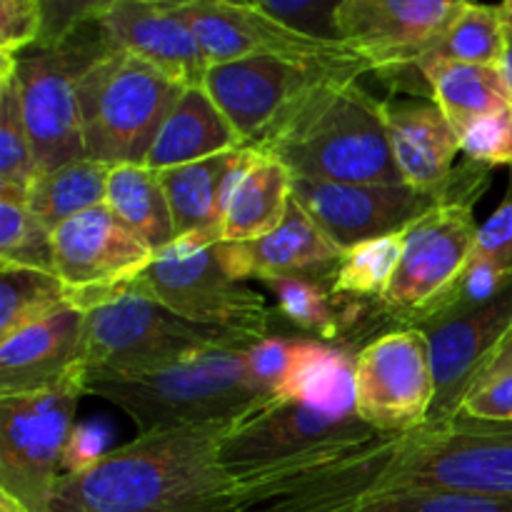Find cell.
<instances>
[{
	"label": "cell",
	"mask_w": 512,
	"mask_h": 512,
	"mask_svg": "<svg viewBox=\"0 0 512 512\" xmlns=\"http://www.w3.org/2000/svg\"><path fill=\"white\" fill-rule=\"evenodd\" d=\"M233 423L138 433L85 468L63 473L45 512H235L220 463Z\"/></svg>",
	"instance_id": "obj_1"
},
{
	"label": "cell",
	"mask_w": 512,
	"mask_h": 512,
	"mask_svg": "<svg viewBox=\"0 0 512 512\" xmlns=\"http://www.w3.org/2000/svg\"><path fill=\"white\" fill-rule=\"evenodd\" d=\"M253 150L280 160L293 178L405 185L390 148L383 100L348 80L315 85Z\"/></svg>",
	"instance_id": "obj_2"
},
{
	"label": "cell",
	"mask_w": 512,
	"mask_h": 512,
	"mask_svg": "<svg viewBox=\"0 0 512 512\" xmlns=\"http://www.w3.org/2000/svg\"><path fill=\"white\" fill-rule=\"evenodd\" d=\"M375 435L355 410V360H333L313 370L293 398H273L235 423L220 443V463L243 483Z\"/></svg>",
	"instance_id": "obj_3"
},
{
	"label": "cell",
	"mask_w": 512,
	"mask_h": 512,
	"mask_svg": "<svg viewBox=\"0 0 512 512\" xmlns=\"http://www.w3.org/2000/svg\"><path fill=\"white\" fill-rule=\"evenodd\" d=\"M85 390L123 410L138 433L235 425L273 400L250 380L248 345H215L150 373L95 375Z\"/></svg>",
	"instance_id": "obj_4"
},
{
	"label": "cell",
	"mask_w": 512,
	"mask_h": 512,
	"mask_svg": "<svg viewBox=\"0 0 512 512\" xmlns=\"http://www.w3.org/2000/svg\"><path fill=\"white\" fill-rule=\"evenodd\" d=\"M183 90L125 50L98 55L75 80L85 158L108 168L143 165Z\"/></svg>",
	"instance_id": "obj_5"
},
{
	"label": "cell",
	"mask_w": 512,
	"mask_h": 512,
	"mask_svg": "<svg viewBox=\"0 0 512 512\" xmlns=\"http://www.w3.org/2000/svg\"><path fill=\"white\" fill-rule=\"evenodd\" d=\"M488 183L490 168L465 160L458 190L405 233L403 258L388 295L378 303L383 318L398 328H415L448 300L478 243L475 203Z\"/></svg>",
	"instance_id": "obj_6"
},
{
	"label": "cell",
	"mask_w": 512,
	"mask_h": 512,
	"mask_svg": "<svg viewBox=\"0 0 512 512\" xmlns=\"http://www.w3.org/2000/svg\"><path fill=\"white\" fill-rule=\"evenodd\" d=\"M83 318L85 378L150 373L215 345H253L188 323L135 283L90 305Z\"/></svg>",
	"instance_id": "obj_7"
},
{
	"label": "cell",
	"mask_w": 512,
	"mask_h": 512,
	"mask_svg": "<svg viewBox=\"0 0 512 512\" xmlns=\"http://www.w3.org/2000/svg\"><path fill=\"white\" fill-rule=\"evenodd\" d=\"M413 438L375 435L235 483V512H350L378 493Z\"/></svg>",
	"instance_id": "obj_8"
},
{
	"label": "cell",
	"mask_w": 512,
	"mask_h": 512,
	"mask_svg": "<svg viewBox=\"0 0 512 512\" xmlns=\"http://www.w3.org/2000/svg\"><path fill=\"white\" fill-rule=\"evenodd\" d=\"M410 490L512 500V423L458 413L418 428L375 495Z\"/></svg>",
	"instance_id": "obj_9"
},
{
	"label": "cell",
	"mask_w": 512,
	"mask_h": 512,
	"mask_svg": "<svg viewBox=\"0 0 512 512\" xmlns=\"http://www.w3.org/2000/svg\"><path fill=\"white\" fill-rule=\"evenodd\" d=\"M83 395L85 365H78L50 388L0 398V490L28 512L48 508Z\"/></svg>",
	"instance_id": "obj_10"
},
{
	"label": "cell",
	"mask_w": 512,
	"mask_h": 512,
	"mask_svg": "<svg viewBox=\"0 0 512 512\" xmlns=\"http://www.w3.org/2000/svg\"><path fill=\"white\" fill-rule=\"evenodd\" d=\"M220 245L195 248L175 240L155 253L135 285L188 323L258 343L268 338L273 310L258 290L228 275Z\"/></svg>",
	"instance_id": "obj_11"
},
{
	"label": "cell",
	"mask_w": 512,
	"mask_h": 512,
	"mask_svg": "<svg viewBox=\"0 0 512 512\" xmlns=\"http://www.w3.org/2000/svg\"><path fill=\"white\" fill-rule=\"evenodd\" d=\"M180 13L193 28L195 40L203 50L205 63L223 65L243 58L293 60L315 65L343 78L358 80L370 73L363 58L343 43H328L300 35L253 8V3H228V0H178Z\"/></svg>",
	"instance_id": "obj_12"
},
{
	"label": "cell",
	"mask_w": 512,
	"mask_h": 512,
	"mask_svg": "<svg viewBox=\"0 0 512 512\" xmlns=\"http://www.w3.org/2000/svg\"><path fill=\"white\" fill-rule=\"evenodd\" d=\"M465 8L468 0H340L335 20L345 48L363 58L370 73L398 85L400 75H418L415 65Z\"/></svg>",
	"instance_id": "obj_13"
},
{
	"label": "cell",
	"mask_w": 512,
	"mask_h": 512,
	"mask_svg": "<svg viewBox=\"0 0 512 512\" xmlns=\"http://www.w3.org/2000/svg\"><path fill=\"white\" fill-rule=\"evenodd\" d=\"M433 403V363L423 330L395 328L355 353V410L375 433L423 428Z\"/></svg>",
	"instance_id": "obj_14"
},
{
	"label": "cell",
	"mask_w": 512,
	"mask_h": 512,
	"mask_svg": "<svg viewBox=\"0 0 512 512\" xmlns=\"http://www.w3.org/2000/svg\"><path fill=\"white\" fill-rule=\"evenodd\" d=\"M325 80L355 83L315 65L260 55V58L210 65L203 88L233 125L240 145L258 148L270 130L288 115V110Z\"/></svg>",
	"instance_id": "obj_15"
},
{
	"label": "cell",
	"mask_w": 512,
	"mask_h": 512,
	"mask_svg": "<svg viewBox=\"0 0 512 512\" xmlns=\"http://www.w3.org/2000/svg\"><path fill=\"white\" fill-rule=\"evenodd\" d=\"M428 338L435 403L425 425H440L460 413L485 363L512 328V283L488 300L463 305L415 325Z\"/></svg>",
	"instance_id": "obj_16"
},
{
	"label": "cell",
	"mask_w": 512,
	"mask_h": 512,
	"mask_svg": "<svg viewBox=\"0 0 512 512\" xmlns=\"http://www.w3.org/2000/svg\"><path fill=\"white\" fill-rule=\"evenodd\" d=\"M453 195V193H450ZM293 200L340 250L405 233L445 198L410 185H353L293 178Z\"/></svg>",
	"instance_id": "obj_17"
},
{
	"label": "cell",
	"mask_w": 512,
	"mask_h": 512,
	"mask_svg": "<svg viewBox=\"0 0 512 512\" xmlns=\"http://www.w3.org/2000/svg\"><path fill=\"white\" fill-rule=\"evenodd\" d=\"M55 275L73 290L75 308L88 310L128 288L153 263L155 253L98 205L53 230Z\"/></svg>",
	"instance_id": "obj_18"
},
{
	"label": "cell",
	"mask_w": 512,
	"mask_h": 512,
	"mask_svg": "<svg viewBox=\"0 0 512 512\" xmlns=\"http://www.w3.org/2000/svg\"><path fill=\"white\" fill-rule=\"evenodd\" d=\"M90 18L110 50H125L155 65L183 88H203L208 63L178 0L90 3Z\"/></svg>",
	"instance_id": "obj_19"
},
{
	"label": "cell",
	"mask_w": 512,
	"mask_h": 512,
	"mask_svg": "<svg viewBox=\"0 0 512 512\" xmlns=\"http://www.w3.org/2000/svg\"><path fill=\"white\" fill-rule=\"evenodd\" d=\"M258 150L238 148L198 163L160 170L158 180L173 213L175 240L195 248L223 243V220L233 188Z\"/></svg>",
	"instance_id": "obj_20"
},
{
	"label": "cell",
	"mask_w": 512,
	"mask_h": 512,
	"mask_svg": "<svg viewBox=\"0 0 512 512\" xmlns=\"http://www.w3.org/2000/svg\"><path fill=\"white\" fill-rule=\"evenodd\" d=\"M385 125L395 165L405 185L435 198H448L463 180V168H455L460 135L435 103L420 100H383Z\"/></svg>",
	"instance_id": "obj_21"
},
{
	"label": "cell",
	"mask_w": 512,
	"mask_h": 512,
	"mask_svg": "<svg viewBox=\"0 0 512 512\" xmlns=\"http://www.w3.org/2000/svg\"><path fill=\"white\" fill-rule=\"evenodd\" d=\"M223 268L235 280L318 278L333 275L343 253L320 233L298 203H290L283 225L275 233L243 245H220Z\"/></svg>",
	"instance_id": "obj_22"
},
{
	"label": "cell",
	"mask_w": 512,
	"mask_h": 512,
	"mask_svg": "<svg viewBox=\"0 0 512 512\" xmlns=\"http://www.w3.org/2000/svg\"><path fill=\"white\" fill-rule=\"evenodd\" d=\"M83 310L65 308L0 343V398L35 393L83 365Z\"/></svg>",
	"instance_id": "obj_23"
},
{
	"label": "cell",
	"mask_w": 512,
	"mask_h": 512,
	"mask_svg": "<svg viewBox=\"0 0 512 512\" xmlns=\"http://www.w3.org/2000/svg\"><path fill=\"white\" fill-rule=\"evenodd\" d=\"M238 148L243 145L233 125L220 113L205 88H185L165 118L158 138L150 145L143 165L153 173H160Z\"/></svg>",
	"instance_id": "obj_24"
},
{
	"label": "cell",
	"mask_w": 512,
	"mask_h": 512,
	"mask_svg": "<svg viewBox=\"0 0 512 512\" xmlns=\"http://www.w3.org/2000/svg\"><path fill=\"white\" fill-rule=\"evenodd\" d=\"M293 203V173L280 160L258 153L233 188L223 220V243H255L283 225Z\"/></svg>",
	"instance_id": "obj_25"
},
{
	"label": "cell",
	"mask_w": 512,
	"mask_h": 512,
	"mask_svg": "<svg viewBox=\"0 0 512 512\" xmlns=\"http://www.w3.org/2000/svg\"><path fill=\"white\" fill-rule=\"evenodd\" d=\"M428 93L455 133L463 135L485 115L512 108V95L500 68L438 60L420 68Z\"/></svg>",
	"instance_id": "obj_26"
},
{
	"label": "cell",
	"mask_w": 512,
	"mask_h": 512,
	"mask_svg": "<svg viewBox=\"0 0 512 512\" xmlns=\"http://www.w3.org/2000/svg\"><path fill=\"white\" fill-rule=\"evenodd\" d=\"M105 205L133 238L153 253L175 243L173 213L160 185L158 173L145 165H118L110 168Z\"/></svg>",
	"instance_id": "obj_27"
},
{
	"label": "cell",
	"mask_w": 512,
	"mask_h": 512,
	"mask_svg": "<svg viewBox=\"0 0 512 512\" xmlns=\"http://www.w3.org/2000/svg\"><path fill=\"white\" fill-rule=\"evenodd\" d=\"M508 283H512V168L503 203L480 225L478 243L470 255L468 268L460 275L448 300L435 310V315L463 308V305L483 303Z\"/></svg>",
	"instance_id": "obj_28"
},
{
	"label": "cell",
	"mask_w": 512,
	"mask_h": 512,
	"mask_svg": "<svg viewBox=\"0 0 512 512\" xmlns=\"http://www.w3.org/2000/svg\"><path fill=\"white\" fill-rule=\"evenodd\" d=\"M108 165L80 158L58 170L43 173L28 190L30 213L53 233L75 215L105 205L108 195Z\"/></svg>",
	"instance_id": "obj_29"
},
{
	"label": "cell",
	"mask_w": 512,
	"mask_h": 512,
	"mask_svg": "<svg viewBox=\"0 0 512 512\" xmlns=\"http://www.w3.org/2000/svg\"><path fill=\"white\" fill-rule=\"evenodd\" d=\"M65 308H75V298L58 275L0 268V343Z\"/></svg>",
	"instance_id": "obj_30"
},
{
	"label": "cell",
	"mask_w": 512,
	"mask_h": 512,
	"mask_svg": "<svg viewBox=\"0 0 512 512\" xmlns=\"http://www.w3.org/2000/svg\"><path fill=\"white\" fill-rule=\"evenodd\" d=\"M405 233L368 240V243L345 250L340 263L335 265L333 275H330V290H333L335 298L383 303L395 278V270L400 265V258H403Z\"/></svg>",
	"instance_id": "obj_31"
},
{
	"label": "cell",
	"mask_w": 512,
	"mask_h": 512,
	"mask_svg": "<svg viewBox=\"0 0 512 512\" xmlns=\"http://www.w3.org/2000/svg\"><path fill=\"white\" fill-rule=\"evenodd\" d=\"M278 300L280 318L318 338L338 343L345 328L353 325V310L343 313L333 290H325L315 278H273L263 280Z\"/></svg>",
	"instance_id": "obj_32"
},
{
	"label": "cell",
	"mask_w": 512,
	"mask_h": 512,
	"mask_svg": "<svg viewBox=\"0 0 512 512\" xmlns=\"http://www.w3.org/2000/svg\"><path fill=\"white\" fill-rule=\"evenodd\" d=\"M505 53V25L498 13V5H475L468 3L453 28L443 35L438 45L415 65L420 68L438 60H455V63L470 65H493L498 68Z\"/></svg>",
	"instance_id": "obj_33"
},
{
	"label": "cell",
	"mask_w": 512,
	"mask_h": 512,
	"mask_svg": "<svg viewBox=\"0 0 512 512\" xmlns=\"http://www.w3.org/2000/svg\"><path fill=\"white\" fill-rule=\"evenodd\" d=\"M0 268L55 275L53 233L30 213L25 198L0 193Z\"/></svg>",
	"instance_id": "obj_34"
},
{
	"label": "cell",
	"mask_w": 512,
	"mask_h": 512,
	"mask_svg": "<svg viewBox=\"0 0 512 512\" xmlns=\"http://www.w3.org/2000/svg\"><path fill=\"white\" fill-rule=\"evenodd\" d=\"M38 160L20 113L15 73L0 78V193L28 198V190L40 178Z\"/></svg>",
	"instance_id": "obj_35"
},
{
	"label": "cell",
	"mask_w": 512,
	"mask_h": 512,
	"mask_svg": "<svg viewBox=\"0 0 512 512\" xmlns=\"http://www.w3.org/2000/svg\"><path fill=\"white\" fill-rule=\"evenodd\" d=\"M310 345L313 340L278 338V335H268L248 345V370L255 388L268 398H278L298 375L300 365L308 358Z\"/></svg>",
	"instance_id": "obj_36"
},
{
	"label": "cell",
	"mask_w": 512,
	"mask_h": 512,
	"mask_svg": "<svg viewBox=\"0 0 512 512\" xmlns=\"http://www.w3.org/2000/svg\"><path fill=\"white\" fill-rule=\"evenodd\" d=\"M350 512H512V500L410 490V493L375 495Z\"/></svg>",
	"instance_id": "obj_37"
},
{
	"label": "cell",
	"mask_w": 512,
	"mask_h": 512,
	"mask_svg": "<svg viewBox=\"0 0 512 512\" xmlns=\"http://www.w3.org/2000/svg\"><path fill=\"white\" fill-rule=\"evenodd\" d=\"M338 5L340 0H273V3H253V8L300 35L343 43L335 20Z\"/></svg>",
	"instance_id": "obj_38"
},
{
	"label": "cell",
	"mask_w": 512,
	"mask_h": 512,
	"mask_svg": "<svg viewBox=\"0 0 512 512\" xmlns=\"http://www.w3.org/2000/svg\"><path fill=\"white\" fill-rule=\"evenodd\" d=\"M460 150L483 168H512V108L485 115L460 135Z\"/></svg>",
	"instance_id": "obj_39"
},
{
	"label": "cell",
	"mask_w": 512,
	"mask_h": 512,
	"mask_svg": "<svg viewBox=\"0 0 512 512\" xmlns=\"http://www.w3.org/2000/svg\"><path fill=\"white\" fill-rule=\"evenodd\" d=\"M45 38V5L38 0H0V58H18Z\"/></svg>",
	"instance_id": "obj_40"
},
{
	"label": "cell",
	"mask_w": 512,
	"mask_h": 512,
	"mask_svg": "<svg viewBox=\"0 0 512 512\" xmlns=\"http://www.w3.org/2000/svg\"><path fill=\"white\" fill-rule=\"evenodd\" d=\"M460 413L475 420L512 423V373L475 385L460 405Z\"/></svg>",
	"instance_id": "obj_41"
},
{
	"label": "cell",
	"mask_w": 512,
	"mask_h": 512,
	"mask_svg": "<svg viewBox=\"0 0 512 512\" xmlns=\"http://www.w3.org/2000/svg\"><path fill=\"white\" fill-rule=\"evenodd\" d=\"M505 373H512V328L508 330V335L500 340L498 348H495V353L490 355V360L485 363L483 373H480V378L475 380V385L488 383V380L498 378V375H505Z\"/></svg>",
	"instance_id": "obj_42"
},
{
	"label": "cell",
	"mask_w": 512,
	"mask_h": 512,
	"mask_svg": "<svg viewBox=\"0 0 512 512\" xmlns=\"http://www.w3.org/2000/svg\"><path fill=\"white\" fill-rule=\"evenodd\" d=\"M498 68H500V73H503L505 83H508V90L512 95V30L508 28V25H505V53H503V60H500Z\"/></svg>",
	"instance_id": "obj_43"
},
{
	"label": "cell",
	"mask_w": 512,
	"mask_h": 512,
	"mask_svg": "<svg viewBox=\"0 0 512 512\" xmlns=\"http://www.w3.org/2000/svg\"><path fill=\"white\" fill-rule=\"evenodd\" d=\"M0 512H28V510H25L18 500L10 498L8 493H3V490H0Z\"/></svg>",
	"instance_id": "obj_44"
},
{
	"label": "cell",
	"mask_w": 512,
	"mask_h": 512,
	"mask_svg": "<svg viewBox=\"0 0 512 512\" xmlns=\"http://www.w3.org/2000/svg\"><path fill=\"white\" fill-rule=\"evenodd\" d=\"M498 13H500V18H503V23L512 30V0H508V3H500Z\"/></svg>",
	"instance_id": "obj_45"
}]
</instances>
